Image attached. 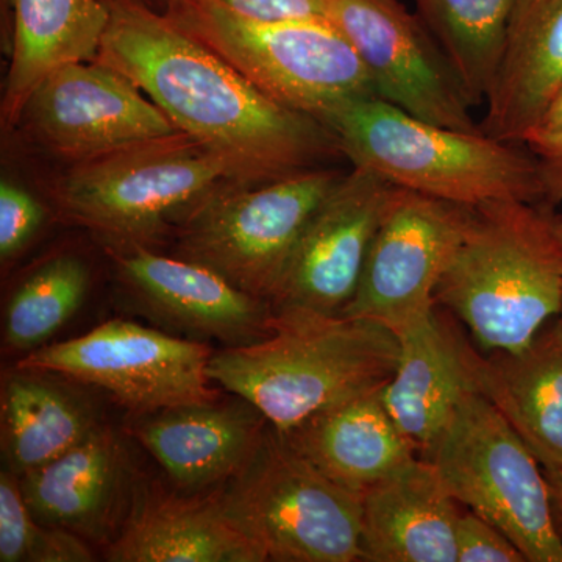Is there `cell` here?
Masks as SVG:
<instances>
[{
	"label": "cell",
	"mask_w": 562,
	"mask_h": 562,
	"mask_svg": "<svg viewBox=\"0 0 562 562\" xmlns=\"http://www.w3.org/2000/svg\"><path fill=\"white\" fill-rule=\"evenodd\" d=\"M94 60L117 70L176 125L231 162L244 187L317 168L341 154L316 117L262 94L144 0H105Z\"/></svg>",
	"instance_id": "cell-1"
},
{
	"label": "cell",
	"mask_w": 562,
	"mask_h": 562,
	"mask_svg": "<svg viewBox=\"0 0 562 562\" xmlns=\"http://www.w3.org/2000/svg\"><path fill=\"white\" fill-rule=\"evenodd\" d=\"M435 297L483 350L527 347L562 308L558 206L522 199L469 206Z\"/></svg>",
	"instance_id": "cell-2"
},
{
	"label": "cell",
	"mask_w": 562,
	"mask_h": 562,
	"mask_svg": "<svg viewBox=\"0 0 562 562\" xmlns=\"http://www.w3.org/2000/svg\"><path fill=\"white\" fill-rule=\"evenodd\" d=\"M398 353V339L380 322L279 310L268 338L214 351L209 375L288 432L335 403L384 386Z\"/></svg>",
	"instance_id": "cell-3"
},
{
	"label": "cell",
	"mask_w": 562,
	"mask_h": 562,
	"mask_svg": "<svg viewBox=\"0 0 562 562\" xmlns=\"http://www.w3.org/2000/svg\"><path fill=\"white\" fill-rule=\"evenodd\" d=\"M321 122L351 166L369 169L392 187L464 206L495 199L542 201L531 150L483 131L430 124L379 95L344 102Z\"/></svg>",
	"instance_id": "cell-4"
},
{
	"label": "cell",
	"mask_w": 562,
	"mask_h": 562,
	"mask_svg": "<svg viewBox=\"0 0 562 562\" xmlns=\"http://www.w3.org/2000/svg\"><path fill=\"white\" fill-rule=\"evenodd\" d=\"M244 187L231 162L183 132L72 162L54 181L57 213L103 246L151 247L224 188Z\"/></svg>",
	"instance_id": "cell-5"
},
{
	"label": "cell",
	"mask_w": 562,
	"mask_h": 562,
	"mask_svg": "<svg viewBox=\"0 0 562 562\" xmlns=\"http://www.w3.org/2000/svg\"><path fill=\"white\" fill-rule=\"evenodd\" d=\"M161 11L262 94L319 122L344 102L376 95L353 46L327 18L251 20L217 0H165Z\"/></svg>",
	"instance_id": "cell-6"
},
{
	"label": "cell",
	"mask_w": 562,
	"mask_h": 562,
	"mask_svg": "<svg viewBox=\"0 0 562 562\" xmlns=\"http://www.w3.org/2000/svg\"><path fill=\"white\" fill-rule=\"evenodd\" d=\"M220 491L232 519L268 561H362L361 495L328 479L271 424Z\"/></svg>",
	"instance_id": "cell-7"
},
{
	"label": "cell",
	"mask_w": 562,
	"mask_h": 562,
	"mask_svg": "<svg viewBox=\"0 0 562 562\" xmlns=\"http://www.w3.org/2000/svg\"><path fill=\"white\" fill-rule=\"evenodd\" d=\"M427 460L454 501L508 536L527 562H562L546 473L484 395L462 398Z\"/></svg>",
	"instance_id": "cell-8"
},
{
	"label": "cell",
	"mask_w": 562,
	"mask_h": 562,
	"mask_svg": "<svg viewBox=\"0 0 562 562\" xmlns=\"http://www.w3.org/2000/svg\"><path fill=\"white\" fill-rule=\"evenodd\" d=\"M344 173L317 168L255 187H228L177 228V257L271 303L295 246Z\"/></svg>",
	"instance_id": "cell-9"
},
{
	"label": "cell",
	"mask_w": 562,
	"mask_h": 562,
	"mask_svg": "<svg viewBox=\"0 0 562 562\" xmlns=\"http://www.w3.org/2000/svg\"><path fill=\"white\" fill-rule=\"evenodd\" d=\"M214 351L205 342L114 319L25 355L16 368L58 373L98 387L131 414L220 398L211 386Z\"/></svg>",
	"instance_id": "cell-10"
},
{
	"label": "cell",
	"mask_w": 562,
	"mask_h": 562,
	"mask_svg": "<svg viewBox=\"0 0 562 562\" xmlns=\"http://www.w3.org/2000/svg\"><path fill=\"white\" fill-rule=\"evenodd\" d=\"M468 210L392 187L357 291L341 314L380 322L394 335L428 316Z\"/></svg>",
	"instance_id": "cell-11"
},
{
	"label": "cell",
	"mask_w": 562,
	"mask_h": 562,
	"mask_svg": "<svg viewBox=\"0 0 562 562\" xmlns=\"http://www.w3.org/2000/svg\"><path fill=\"white\" fill-rule=\"evenodd\" d=\"M327 20L349 40L380 99L430 124L482 131L441 47L402 0H328Z\"/></svg>",
	"instance_id": "cell-12"
},
{
	"label": "cell",
	"mask_w": 562,
	"mask_h": 562,
	"mask_svg": "<svg viewBox=\"0 0 562 562\" xmlns=\"http://www.w3.org/2000/svg\"><path fill=\"white\" fill-rule=\"evenodd\" d=\"M18 125L69 165L179 132L133 81L95 60L50 72L32 92Z\"/></svg>",
	"instance_id": "cell-13"
},
{
	"label": "cell",
	"mask_w": 562,
	"mask_h": 562,
	"mask_svg": "<svg viewBox=\"0 0 562 562\" xmlns=\"http://www.w3.org/2000/svg\"><path fill=\"white\" fill-rule=\"evenodd\" d=\"M103 247L133 308L166 330L224 347L249 346L271 335V303L213 269L138 244Z\"/></svg>",
	"instance_id": "cell-14"
},
{
	"label": "cell",
	"mask_w": 562,
	"mask_h": 562,
	"mask_svg": "<svg viewBox=\"0 0 562 562\" xmlns=\"http://www.w3.org/2000/svg\"><path fill=\"white\" fill-rule=\"evenodd\" d=\"M392 184L351 166L314 213L271 299L273 312L341 314L353 299Z\"/></svg>",
	"instance_id": "cell-15"
},
{
	"label": "cell",
	"mask_w": 562,
	"mask_h": 562,
	"mask_svg": "<svg viewBox=\"0 0 562 562\" xmlns=\"http://www.w3.org/2000/svg\"><path fill=\"white\" fill-rule=\"evenodd\" d=\"M269 422L239 395L131 414L125 435L154 457L180 492L214 491L250 460Z\"/></svg>",
	"instance_id": "cell-16"
},
{
	"label": "cell",
	"mask_w": 562,
	"mask_h": 562,
	"mask_svg": "<svg viewBox=\"0 0 562 562\" xmlns=\"http://www.w3.org/2000/svg\"><path fill=\"white\" fill-rule=\"evenodd\" d=\"M18 479L36 519L105 547L120 532L138 486L127 447L106 424Z\"/></svg>",
	"instance_id": "cell-17"
},
{
	"label": "cell",
	"mask_w": 562,
	"mask_h": 562,
	"mask_svg": "<svg viewBox=\"0 0 562 562\" xmlns=\"http://www.w3.org/2000/svg\"><path fill=\"white\" fill-rule=\"evenodd\" d=\"M110 562H262L265 553L232 519L220 487L179 494L138 483L120 532L103 552Z\"/></svg>",
	"instance_id": "cell-18"
},
{
	"label": "cell",
	"mask_w": 562,
	"mask_h": 562,
	"mask_svg": "<svg viewBox=\"0 0 562 562\" xmlns=\"http://www.w3.org/2000/svg\"><path fill=\"white\" fill-rule=\"evenodd\" d=\"M395 338L401 353L397 368L383 386V402L420 457L427 458L462 398L476 391L475 349L447 321L439 305L395 333Z\"/></svg>",
	"instance_id": "cell-19"
},
{
	"label": "cell",
	"mask_w": 562,
	"mask_h": 562,
	"mask_svg": "<svg viewBox=\"0 0 562 562\" xmlns=\"http://www.w3.org/2000/svg\"><path fill=\"white\" fill-rule=\"evenodd\" d=\"M460 503L427 458H413L362 494V561L458 562Z\"/></svg>",
	"instance_id": "cell-20"
},
{
	"label": "cell",
	"mask_w": 562,
	"mask_h": 562,
	"mask_svg": "<svg viewBox=\"0 0 562 562\" xmlns=\"http://www.w3.org/2000/svg\"><path fill=\"white\" fill-rule=\"evenodd\" d=\"M382 390L335 403L283 432L328 479L361 497L373 484L420 457L392 419Z\"/></svg>",
	"instance_id": "cell-21"
},
{
	"label": "cell",
	"mask_w": 562,
	"mask_h": 562,
	"mask_svg": "<svg viewBox=\"0 0 562 562\" xmlns=\"http://www.w3.org/2000/svg\"><path fill=\"white\" fill-rule=\"evenodd\" d=\"M562 87V0H516L497 79L480 128L525 144Z\"/></svg>",
	"instance_id": "cell-22"
},
{
	"label": "cell",
	"mask_w": 562,
	"mask_h": 562,
	"mask_svg": "<svg viewBox=\"0 0 562 562\" xmlns=\"http://www.w3.org/2000/svg\"><path fill=\"white\" fill-rule=\"evenodd\" d=\"M473 379L543 469H562V319L517 351L473 353Z\"/></svg>",
	"instance_id": "cell-23"
},
{
	"label": "cell",
	"mask_w": 562,
	"mask_h": 562,
	"mask_svg": "<svg viewBox=\"0 0 562 562\" xmlns=\"http://www.w3.org/2000/svg\"><path fill=\"white\" fill-rule=\"evenodd\" d=\"M9 5L10 66L3 87V128L20 122L41 81L69 63L92 61L109 25L105 0H3Z\"/></svg>",
	"instance_id": "cell-24"
},
{
	"label": "cell",
	"mask_w": 562,
	"mask_h": 562,
	"mask_svg": "<svg viewBox=\"0 0 562 562\" xmlns=\"http://www.w3.org/2000/svg\"><path fill=\"white\" fill-rule=\"evenodd\" d=\"M85 387L38 369L16 368L3 376L0 435L5 469L24 475L57 460L105 424Z\"/></svg>",
	"instance_id": "cell-25"
},
{
	"label": "cell",
	"mask_w": 562,
	"mask_h": 562,
	"mask_svg": "<svg viewBox=\"0 0 562 562\" xmlns=\"http://www.w3.org/2000/svg\"><path fill=\"white\" fill-rule=\"evenodd\" d=\"M473 109L490 98L516 0H414Z\"/></svg>",
	"instance_id": "cell-26"
},
{
	"label": "cell",
	"mask_w": 562,
	"mask_h": 562,
	"mask_svg": "<svg viewBox=\"0 0 562 562\" xmlns=\"http://www.w3.org/2000/svg\"><path fill=\"white\" fill-rule=\"evenodd\" d=\"M90 281V268L77 255H54L40 262L5 303L3 349L25 357L47 346L79 313Z\"/></svg>",
	"instance_id": "cell-27"
},
{
	"label": "cell",
	"mask_w": 562,
	"mask_h": 562,
	"mask_svg": "<svg viewBox=\"0 0 562 562\" xmlns=\"http://www.w3.org/2000/svg\"><path fill=\"white\" fill-rule=\"evenodd\" d=\"M90 542L41 522L29 509L16 473L0 472V561L90 562Z\"/></svg>",
	"instance_id": "cell-28"
},
{
	"label": "cell",
	"mask_w": 562,
	"mask_h": 562,
	"mask_svg": "<svg viewBox=\"0 0 562 562\" xmlns=\"http://www.w3.org/2000/svg\"><path fill=\"white\" fill-rule=\"evenodd\" d=\"M46 217V209L35 195L13 181H0V260L3 266L31 246Z\"/></svg>",
	"instance_id": "cell-29"
},
{
	"label": "cell",
	"mask_w": 562,
	"mask_h": 562,
	"mask_svg": "<svg viewBox=\"0 0 562 562\" xmlns=\"http://www.w3.org/2000/svg\"><path fill=\"white\" fill-rule=\"evenodd\" d=\"M457 554L458 562H527L508 536L471 509L458 516Z\"/></svg>",
	"instance_id": "cell-30"
},
{
	"label": "cell",
	"mask_w": 562,
	"mask_h": 562,
	"mask_svg": "<svg viewBox=\"0 0 562 562\" xmlns=\"http://www.w3.org/2000/svg\"><path fill=\"white\" fill-rule=\"evenodd\" d=\"M225 9L251 20L280 21L327 18L328 0H217Z\"/></svg>",
	"instance_id": "cell-31"
},
{
	"label": "cell",
	"mask_w": 562,
	"mask_h": 562,
	"mask_svg": "<svg viewBox=\"0 0 562 562\" xmlns=\"http://www.w3.org/2000/svg\"><path fill=\"white\" fill-rule=\"evenodd\" d=\"M560 133H562V87L560 91L553 95L546 111H543L541 122H539L538 127H536V131L532 132L531 135L550 136L560 135ZM530 136H528V138H530Z\"/></svg>",
	"instance_id": "cell-32"
},
{
	"label": "cell",
	"mask_w": 562,
	"mask_h": 562,
	"mask_svg": "<svg viewBox=\"0 0 562 562\" xmlns=\"http://www.w3.org/2000/svg\"><path fill=\"white\" fill-rule=\"evenodd\" d=\"M543 473L549 484L554 522L562 535V469H543Z\"/></svg>",
	"instance_id": "cell-33"
},
{
	"label": "cell",
	"mask_w": 562,
	"mask_h": 562,
	"mask_svg": "<svg viewBox=\"0 0 562 562\" xmlns=\"http://www.w3.org/2000/svg\"><path fill=\"white\" fill-rule=\"evenodd\" d=\"M144 2H147V3H149V0H144ZM162 3H165V0H162Z\"/></svg>",
	"instance_id": "cell-34"
},
{
	"label": "cell",
	"mask_w": 562,
	"mask_h": 562,
	"mask_svg": "<svg viewBox=\"0 0 562 562\" xmlns=\"http://www.w3.org/2000/svg\"><path fill=\"white\" fill-rule=\"evenodd\" d=\"M560 317H561V319H562V308H561Z\"/></svg>",
	"instance_id": "cell-35"
}]
</instances>
